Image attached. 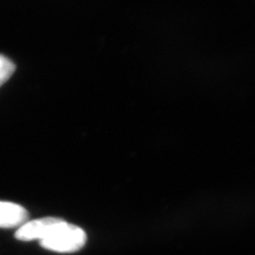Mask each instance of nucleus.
I'll list each match as a JSON object with an SVG mask.
<instances>
[{
    "instance_id": "nucleus-3",
    "label": "nucleus",
    "mask_w": 255,
    "mask_h": 255,
    "mask_svg": "<svg viewBox=\"0 0 255 255\" xmlns=\"http://www.w3.org/2000/svg\"><path fill=\"white\" fill-rule=\"evenodd\" d=\"M29 214L23 206L9 202L0 201V228L20 227L26 223Z\"/></svg>"
},
{
    "instance_id": "nucleus-1",
    "label": "nucleus",
    "mask_w": 255,
    "mask_h": 255,
    "mask_svg": "<svg viewBox=\"0 0 255 255\" xmlns=\"http://www.w3.org/2000/svg\"><path fill=\"white\" fill-rule=\"evenodd\" d=\"M86 234L82 229L62 220L40 245L56 253H74L85 245Z\"/></svg>"
},
{
    "instance_id": "nucleus-4",
    "label": "nucleus",
    "mask_w": 255,
    "mask_h": 255,
    "mask_svg": "<svg viewBox=\"0 0 255 255\" xmlns=\"http://www.w3.org/2000/svg\"><path fill=\"white\" fill-rule=\"evenodd\" d=\"M15 71V64L9 58L0 55V87L6 82Z\"/></svg>"
},
{
    "instance_id": "nucleus-2",
    "label": "nucleus",
    "mask_w": 255,
    "mask_h": 255,
    "mask_svg": "<svg viewBox=\"0 0 255 255\" xmlns=\"http://www.w3.org/2000/svg\"><path fill=\"white\" fill-rule=\"evenodd\" d=\"M63 219L57 218H44L27 221L19 227L15 233V238L20 241L43 240Z\"/></svg>"
}]
</instances>
